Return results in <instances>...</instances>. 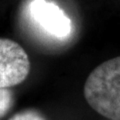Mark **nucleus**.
<instances>
[{"instance_id":"f03ea898","label":"nucleus","mask_w":120,"mask_h":120,"mask_svg":"<svg viewBox=\"0 0 120 120\" xmlns=\"http://www.w3.org/2000/svg\"><path fill=\"white\" fill-rule=\"evenodd\" d=\"M28 13L41 31L56 39H65L72 33V21L64 11L49 0H31Z\"/></svg>"},{"instance_id":"f257e3e1","label":"nucleus","mask_w":120,"mask_h":120,"mask_svg":"<svg viewBox=\"0 0 120 120\" xmlns=\"http://www.w3.org/2000/svg\"><path fill=\"white\" fill-rule=\"evenodd\" d=\"M84 97L97 113L120 120V56L92 70L84 84Z\"/></svg>"},{"instance_id":"20e7f679","label":"nucleus","mask_w":120,"mask_h":120,"mask_svg":"<svg viewBox=\"0 0 120 120\" xmlns=\"http://www.w3.org/2000/svg\"><path fill=\"white\" fill-rule=\"evenodd\" d=\"M13 103V94L9 88H0V118L9 111Z\"/></svg>"},{"instance_id":"7ed1b4c3","label":"nucleus","mask_w":120,"mask_h":120,"mask_svg":"<svg viewBox=\"0 0 120 120\" xmlns=\"http://www.w3.org/2000/svg\"><path fill=\"white\" fill-rule=\"evenodd\" d=\"M30 72L27 53L17 42L0 38V88L22 83Z\"/></svg>"},{"instance_id":"39448f33","label":"nucleus","mask_w":120,"mask_h":120,"mask_svg":"<svg viewBox=\"0 0 120 120\" xmlns=\"http://www.w3.org/2000/svg\"><path fill=\"white\" fill-rule=\"evenodd\" d=\"M9 120H45V119L37 112L32 110H27L14 115Z\"/></svg>"}]
</instances>
